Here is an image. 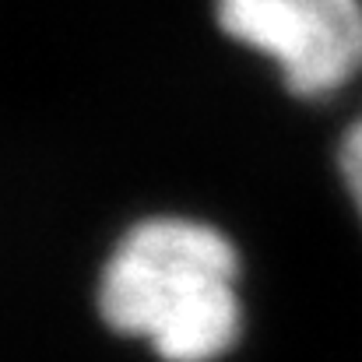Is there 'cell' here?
<instances>
[{"mask_svg": "<svg viewBox=\"0 0 362 362\" xmlns=\"http://www.w3.org/2000/svg\"><path fill=\"white\" fill-rule=\"evenodd\" d=\"M338 176H341V187L362 222V113L345 127V134L338 141Z\"/></svg>", "mask_w": 362, "mask_h": 362, "instance_id": "3957f363", "label": "cell"}, {"mask_svg": "<svg viewBox=\"0 0 362 362\" xmlns=\"http://www.w3.org/2000/svg\"><path fill=\"white\" fill-rule=\"evenodd\" d=\"M218 28L274 64L296 99H327L362 71V0H211Z\"/></svg>", "mask_w": 362, "mask_h": 362, "instance_id": "7a4b0ae2", "label": "cell"}, {"mask_svg": "<svg viewBox=\"0 0 362 362\" xmlns=\"http://www.w3.org/2000/svg\"><path fill=\"white\" fill-rule=\"evenodd\" d=\"M240 250L218 226L148 215L127 226L95 278L99 320L158 362H218L243 338Z\"/></svg>", "mask_w": 362, "mask_h": 362, "instance_id": "6da1fadb", "label": "cell"}]
</instances>
